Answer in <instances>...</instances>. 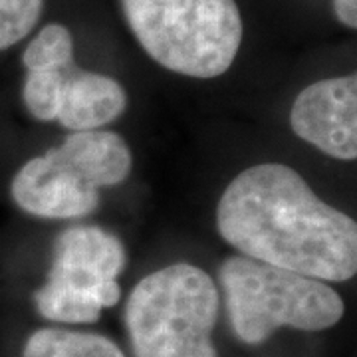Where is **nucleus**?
I'll return each mask as SVG.
<instances>
[{"label":"nucleus","mask_w":357,"mask_h":357,"mask_svg":"<svg viewBox=\"0 0 357 357\" xmlns=\"http://www.w3.org/2000/svg\"><path fill=\"white\" fill-rule=\"evenodd\" d=\"M220 238L243 256L321 282L357 272V225L284 163L248 167L217 206Z\"/></svg>","instance_id":"f257e3e1"},{"label":"nucleus","mask_w":357,"mask_h":357,"mask_svg":"<svg viewBox=\"0 0 357 357\" xmlns=\"http://www.w3.org/2000/svg\"><path fill=\"white\" fill-rule=\"evenodd\" d=\"M218 312L215 280L203 268L178 262L145 276L123 314L135 357H218Z\"/></svg>","instance_id":"f03ea898"},{"label":"nucleus","mask_w":357,"mask_h":357,"mask_svg":"<svg viewBox=\"0 0 357 357\" xmlns=\"http://www.w3.org/2000/svg\"><path fill=\"white\" fill-rule=\"evenodd\" d=\"M121 8L147 56L181 76H222L243 44L234 0H121Z\"/></svg>","instance_id":"7ed1b4c3"},{"label":"nucleus","mask_w":357,"mask_h":357,"mask_svg":"<svg viewBox=\"0 0 357 357\" xmlns=\"http://www.w3.org/2000/svg\"><path fill=\"white\" fill-rule=\"evenodd\" d=\"M234 335L260 345L278 328L319 332L344 318L342 296L328 282L248 256H229L218 268Z\"/></svg>","instance_id":"20e7f679"},{"label":"nucleus","mask_w":357,"mask_h":357,"mask_svg":"<svg viewBox=\"0 0 357 357\" xmlns=\"http://www.w3.org/2000/svg\"><path fill=\"white\" fill-rule=\"evenodd\" d=\"M128 264V250L114 232L79 225L64 230L52 248L44 286L34 292L42 318L62 324H93L105 307L121 300L117 276Z\"/></svg>","instance_id":"39448f33"},{"label":"nucleus","mask_w":357,"mask_h":357,"mask_svg":"<svg viewBox=\"0 0 357 357\" xmlns=\"http://www.w3.org/2000/svg\"><path fill=\"white\" fill-rule=\"evenodd\" d=\"M302 141L340 161L357 157V76L326 77L302 89L290 112Z\"/></svg>","instance_id":"423d86ee"},{"label":"nucleus","mask_w":357,"mask_h":357,"mask_svg":"<svg viewBox=\"0 0 357 357\" xmlns=\"http://www.w3.org/2000/svg\"><path fill=\"white\" fill-rule=\"evenodd\" d=\"M10 195L24 213L50 220L89 217L100 204V189L58 147L26 161L14 175Z\"/></svg>","instance_id":"0eeeda50"},{"label":"nucleus","mask_w":357,"mask_h":357,"mask_svg":"<svg viewBox=\"0 0 357 357\" xmlns=\"http://www.w3.org/2000/svg\"><path fill=\"white\" fill-rule=\"evenodd\" d=\"M128 109V91L109 76L79 70L72 64L64 74L58 123L70 131H93L109 126Z\"/></svg>","instance_id":"6e6552de"},{"label":"nucleus","mask_w":357,"mask_h":357,"mask_svg":"<svg viewBox=\"0 0 357 357\" xmlns=\"http://www.w3.org/2000/svg\"><path fill=\"white\" fill-rule=\"evenodd\" d=\"M58 149L96 189L123 183L133 165L128 141L115 131H72Z\"/></svg>","instance_id":"1a4fd4ad"},{"label":"nucleus","mask_w":357,"mask_h":357,"mask_svg":"<svg viewBox=\"0 0 357 357\" xmlns=\"http://www.w3.org/2000/svg\"><path fill=\"white\" fill-rule=\"evenodd\" d=\"M22 357H126V354L100 333L42 328L28 337Z\"/></svg>","instance_id":"9d476101"},{"label":"nucleus","mask_w":357,"mask_h":357,"mask_svg":"<svg viewBox=\"0 0 357 357\" xmlns=\"http://www.w3.org/2000/svg\"><path fill=\"white\" fill-rule=\"evenodd\" d=\"M74 64V62H72ZM64 68L50 70H30L26 72L22 98L28 114L38 121H56L62 103V86H64Z\"/></svg>","instance_id":"9b49d317"},{"label":"nucleus","mask_w":357,"mask_h":357,"mask_svg":"<svg viewBox=\"0 0 357 357\" xmlns=\"http://www.w3.org/2000/svg\"><path fill=\"white\" fill-rule=\"evenodd\" d=\"M26 72L64 68L74 62V38L64 24L44 26L22 54Z\"/></svg>","instance_id":"f8f14e48"},{"label":"nucleus","mask_w":357,"mask_h":357,"mask_svg":"<svg viewBox=\"0 0 357 357\" xmlns=\"http://www.w3.org/2000/svg\"><path fill=\"white\" fill-rule=\"evenodd\" d=\"M44 0H0V50L16 46L34 30Z\"/></svg>","instance_id":"ddd939ff"},{"label":"nucleus","mask_w":357,"mask_h":357,"mask_svg":"<svg viewBox=\"0 0 357 357\" xmlns=\"http://www.w3.org/2000/svg\"><path fill=\"white\" fill-rule=\"evenodd\" d=\"M333 13L347 28H357V0H333Z\"/></svg>","instance_id":"4468645a"}]
</instances>
